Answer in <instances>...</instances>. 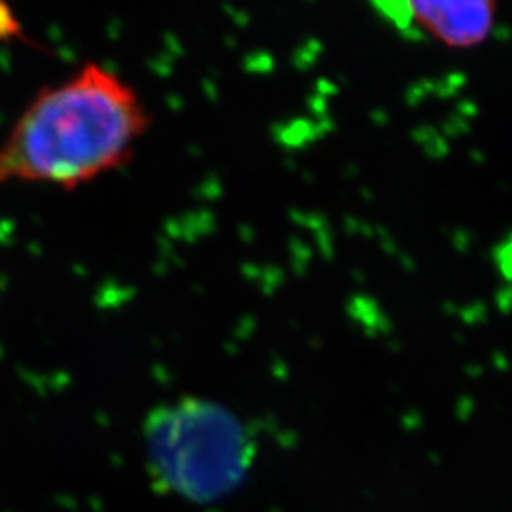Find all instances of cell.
<instances>
[{
	"instance_id": "cell-1",
	"label": "cell",
	"mask_w": 512,
	"mask_h": 512,
	"mask_svg": "<svg viewBox=\"0 0 512 512\" xmlns=\"http://www.w3.org/2000/svg\"><path fill=\"white\" fill-rule=\"evenodd\" d=\"M150 110L122 74L86 61L40 88L0 141V188L48 186L61 192L122 171L150 131Z\"/></svg>"
},
{
	"instance_id": "cell-2",
	"label": "cell",
	"mask_w": 512,
	"mask_h": 512,
	"mask_svg": "<svg viewBox=\"0 0 512 512\" xmlns=\"http://www.w3.org/2000/svg\"><path fill=\"white\" fill-rule=\"evenodd\" d=\"M150 471L167 490L192 501H215L247 473L251 444L239 421L217 404L190 401L148 421Z\"/></svg>"
},
{
	"instance_id": "cell-3",
	"label": "cell",
	"mask_w": 512,
	"mask_h": 512,
	"mask_svg": "<svg viewBox=\"0 0 512 512\" xmlns=\"http://www.w3.org/2000/svg\"><path fill=\"white\" fill-rule=\"evenodd\" d=\"M501 0H404V14L440 46L467 52L494 37Z\"/></svg>"
},
{
	"instance_id": "cell-4",
	"label": "cell",
	"mask_w": 512,
	"mask_h": 512,
	"mask_svg": "<svg viewBox=\"0 0 512 512\" xmlns=\"http://www.w3.org/2000/svg\"><path fill=\"white\" fill-rule=\"evenodd\" d=\"M12 40L25 42L27 38L12 6L6 0H0V42H12Z\"/></svg>"
}]
</instances>
